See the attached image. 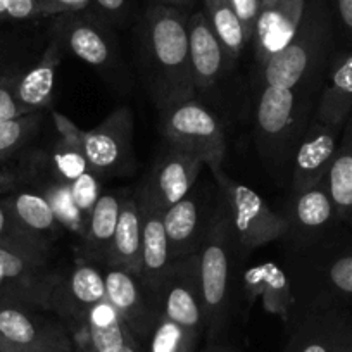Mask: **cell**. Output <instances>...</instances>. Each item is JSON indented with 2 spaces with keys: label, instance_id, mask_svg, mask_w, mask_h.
<instances>
[{
  "label": "cell",
  "instance_id": "cell-1",
  "mask_svg": "<svg viewBox=\"0 0 352 352\" xmlns=\"http://www.w3.org/2000/svg\"><path fill=\"white\" fill-rule=\"evenodd\" d=\"M337 49L330 0H306L289 45L254 67V144L278 185L290 182L294 152L316 113L328 64Z\"/></svg>",
  "mask_w": 352,
  "mask_h": 352
},
{
  "label": "cell",
  "instance_id": "cell-2",
  "mask_svg": "<svg viewBox=\"0 0 352 352\" xmlns=\"http://www.w3.org/2000/svg\"><path fill=\"white\" fill-rule=\"evenodd\" d=\"M188 12L151 2L137 26V73L159 114L195 99Z\"/></svg>",
  "mask_w": 352,
  "mask_h": 352
},
{
  "label": "cell",
  "instance_id": "cell-3",
  "mask_svg": "<svg viewBox=\"0 0 352 352\" xmlns=\"http://www.w3.org/2000/svg\"><path fill=\"white\" fill-rule=\"evenodd\" d=\"M282 266L292 285V321L309 311L352 309V232L337 230L304 249H283Z\"/></svg>",
  "mask_w": 352,
  "mask_h": 352
},
{
  "label": "cell",
  "instance_id": "cell-4",
  "mask_svg": "<svg viewBox=\"0 0 352 352\" xmlns=\"http://www.w3.org/2000/svg\"><path fill=\"white\" fill-rule=\"evenodd\" d=\"M236 263H240V259L236 254L235 233L221 197L214 221L202 249L199 250L208 340H219L232 320L236 296Z\"/></svg>",
  "mask_w": 352,
  "mask_h": 352
},
{
  "label": "cell",
  "instance_id": "cell-5",
  "mask_svg": "<svg viewBox=\"0 0 352 352\" xmlns=\"http://www.w3.org/2000/svg\"><path fill=\"white\" fill-rule=\"evenodd\" d=\"M52 120L60 138L76 145L90 169L100 178H118L133 173L135 118L128 106H120L92 130L76 126L64 114L52 111Z\"/></svg>",
  "mask_w": 352,
  "mask_h": 352
},
{
  "label": "cell",
  "instance_id": "cell-6",
  "mask_svg": "<svg viewBox=\"0 0 352 352\" xmlns=\"http://www.w3.org/2000/svg\"><path fill=\"white\" fill-rule=\"evenodd\" d=\"M63 35L69 54L83 60L116 92L126 94L133 88V76L121 52L113 26L90 9L71 14H59L54 23Z\"/></svg>",
  "mask_w": 352,
  "mask_h": 352
},
{
  "label": "cell",
  "instance_id": "cell-7",
  "mask_svg": "<svg viewBox=\"0 0 352 352\" xmlns=\"http://www.w3.org/2000/svg\"><path fill=\"white\" fill-rule=\"evenodd\" d=\"M209 169L228 209L240 261L249 257L256 249L282 240L285 233L282 214L273 211L252 188L230 178L221 166H212Z\"/></svg>",
  "mask_w": 352,
  "mask_h": 352
},
{
  "label": "cell",
  "instance_id": "cell-8",
  "mask_svg": "<svg viewBox=\"0 0 352 352\" xmlns=\"http://www.w3.org/2000/svg\"><path fill=\"white\" fill-rule=\"evenodd\" d=\"M161 133L166 144L194 155L208 168L221 166L225 161L226 140L221 121L197 99L162 113Z\"/></svg>",
  "mask_w": 352,
  "mask_h": 352
},
{
  "label": "cell",
  "instance_id": "cell-9",
  "mask_svg": "<svg viewBox=\"0 0 352 352\" xmlns=\"http://www.w3.org/2000/svg\"><path fill=\"white\" fill-rule=\"evenodd\" d=\"M0 349L14 352H76L69 330L56 314L2 299Z\"/></svg>",
  "mask_w": 352,
  "mask_h": 352
},
{
  "label": "cell",
  "instance_id": "cell-10",
  "mask_svg": "<svg viewBox=\"0 0 352 352\" xmlns=\"http://www.w3.org/2000/svg\"><path fill=\"white\" fill-rule=\"evenodd\" d=\"M204 166L194 155L166 144L133 192L140 208L164 214L195 187Z\"/></svg>",
  "mask_w": 352,
  "mask_h": 352
},
{
  "label": "cell",
  "instance_id": "cell-11",
  "mask_svg": "<svg viewBox=\"0 0 352 352\" xmlns=\"http://www.w3.org/2000/svg\"><path fill=\"white\" fill-rule=\"evenodd\" d=\"M219 201L221 194L218 187L216 190L211 187H194L180 202H176L162 214L173 261L199 254L214 221Z\"/></svg>",
  "mask_w": 352,
  "mask_h": 352
},
{
  "label": "cell",
  "instance_id": "cell-12",
  "mask_svg": "<svg viewBox=\"0 0 352 352\" xmlns=\"http://www.w3.org/2000/svg\"><path fill=\"white\" fill-rule=\"evenodd\" d=\"M282 218L285 221V233L280 240L283 249L313 245L337 232V226L342 225L328 190L327 178L309 190L292 194Z\"/></svg>",
  "mask_w": 352,
  "mask_h": 352
},
{
  "label": "cell",
  "instance_id": "cell-13",
  "mask_svg": "<svg viewBox=\"0 0 352 352\" xmlns=\"http://www.w3.org/2000/svg\"><path fill=\"white\" fill-rule=\"evenodd\" d=\"M63 272L49 261L33 259L0 247V299L52 313V297Z\"/></svg>",
  "mask_w": 352,
  "mask_h": 352
},
{
  "label": "cell",
  "instance_id": "cell-14",
  "mask_svg": "<svg viewBox=\"0 0 352 352\" xmlns=\"http://www.w3.org/2000/svg\"><path fill=\"white\" fill-rule=\"evenodd\" d=\"M157 299L166 318L197 337L206 335L199 254L173 263L159 289Z\"/></svg>",
  "mask_w": 352,
  "mask_h": 352
},
{
  "label": "cell",
  "instance_id": "cell-15",
  "mask_svg": "<svg viewBox=\"0 0 352 352\" xmlns=\"http://www.w3.org/2000/svg\"><path fill=\"white\" fill-rule=\"evenodd\" d=\"M106 299L123 318L138 340H148L159 316V300L142 283L137 273L123 268H104Z\"/></svg>",
  "mask_w": 352,
  "mask_h": 352
},
{
  "label": "cell",
  "instance_id": "cell-16",
  "mask_svg": "<svg viewBox=\"0 0 352 352\" xmlns=\"http://www.w3.org/2000/svg\"><path fill=\"white\" fill-rule=\"evenodd\" d=\"M66 328L76 352H144L142 342L107 300Z\"/></svg>",
  "mask_w": 352,
  "mask_h": 352
},
{
  "label": "cell",
  "instance_id": "cell-17",
  "mask_svg": "<svg viewBox=\"0 0 352 352\" xmlns=\"http://www.w3.org/2000/svg\"><path fill=\"white\" fill-rule=\"evenodd\" d=\"M352 338V311L318 309L297 316L282 352H340Z\"/></svg>",
  "mask_w": 352,
  "mask_h": 352
},
{
  "label": "cell",
  "instance_id": "cell-18",
  "mask_svg": "<svg viewBox=\"0 0 352 352\" xmlns=\"http://www.w3.org/2000/svg\"><path fill=\"white\" fill-rule=\"evenodd\" d=\"M342 130L344 128L324 124L314 118L311 120L294 152L289 182L292 194L309 190L311 187L327 178L328 169L340 144Z\"/></svg>",
  "mask_w": 352,
  "mask_h": 352
},
{
  "label": "cell",
  "instance_id": "cell-19",
  "mask_svg": "<svg viewBox=\"0 0 352 352\" xmlns=\"http://www.w3.org/2000/svg\"><path fill=\"white\" fill-rule=\"evenodd\" d=\"M240 300L243 304V320L247 321L254 302L261 299L264 311L280 318L285 327L292 323L294 296L290 278L282 264L266 261L249 266L243 272L242 280L236 283Z\"/></svg>",
  "mask_w": 352,
  "mask_h": 352
},
{
  "label": "cell",
  "instance_id": "cell-20",
  "mask_svg": "<svg viewBox=\"0 0 352 352\" xmlns=\"http://www.w3.org/2000/svg\"><path fill=\"white\" fill-rule=\"evenodd\" d=\"M106 299L104 270L97 264L78 259L73 268L63 273L52 297V313L69 324Z\"/></svg>",
  "mask_w": 352,
  "mask_h": 352
},
{
  "label": "cell",
  "instance_id": "cell-21",
  "mask_svg": "<svg viewBox=\"0 0 352 352\" xmlns=\"http://www.w3.org/2000/svg\"><path fill=\"white\" fill-rule=\"evenodd\" d=\"M304 6L306 0L263 2L250 38L254 50V67H261L266 60L289 45L300 25Z\"/></svg>",
  "mask_w": 352,
  "mask_h": 352
},
{
  "label": "cell",
  "instance_id": "cell-22",
  "mask_svg": "<svg viewBox=\"0 0 352 352\" xmlns=\"http://www.w3.org/2000/svg\"><path fill=\"white\" fill-rule=\"evenodd\" d=\"M188 49L194 83L197 92H208L218 87L230 71L225 50L209 25L204 11L188 16Z\"/></svg>",
  "mask_w": 352,
  "mask_h": 352
},
{
  "label": "cell",
  "instance_id": "cell-23",
  "mask_svg": "<svg viewBox=\"0 0 352 352\" xmlns=\"http://www.w3.org/2000/svg\"><path fill=\"white\" fill-rule=\"evenodd\" d=\"M66 52L67 50L64 45L63 35L56 26H52L50 40L40 59L32 67L18 74L16 97H18L19 106L25 109L26 114L43 111L50 106L57 67H59Z\"/></svg>",
  "mask_w": 352,
  "mask_h": 352
},
{
  "label": "cell",
  "instance_id": "cell-24",
  "mask_svg": "<svg viewBox=\"0 0 352 352\" xmlns=\"http://www.w3.org/2000/svg\"><path fill=\"white\" fill-rule=\"evenodd\" d=\"M352 114V47L335 49L328 64L314 120L344 128Z\"/></svg>",
  "mask_w": 352,
  "mask_h": 352
},
{
  "label": "cell",
  "instance_id": "cell-25",
  "mask_svg": "<svg viewBox=\"0 0 352 352\" xmlns=\"http://www.w3.org/2000/svg\"><path fill=\"white\" fill-rule=\"evenodd\" d=\"M123 190L102 192L92 214L88 218L85 235L80 239V259L92 264H102L104 268L109 261L118 218H120Z\"/></svg>",
  "mask_w": 352,
  "mask_h": 352
},
{
  "label": "cell",
  "instance_id": "cell-26",
  "mask_svg": "<svg viewBox=\"0 0 352 352\" xmlns=\"http://www.w3.org/2000/svg\"><path fill=\"white\" fill-rule=\"evenodd\" d=\"M2 202L14 221L43 245L52 247V243L66 233L45 197L33 188H14L8 197L2 199Z\"/></svg>",
  "mask_w": 352,
  "mask_h": 352
},
{
  "label": "cell",
  "instance_id": "cell-27",
  "mask_svg": "<svg viewBox=\"0 0 352 352\" xmlns=\"http://www.w3.org/2000/svg\"><path fill=\"white\" fill-rule=\"evenodd\" d=\"M173 263L162 214L142 209V266L138 278L155 299Z\"/></svg>",
  "mask_w": 352,
  "mask_h": 352
},
{
  "label": "cell",
  "instance_id": "cell-28",
  "mask_svg": "<svg viewBox=\"0 0 352 352\" xmlns=\"http://www.w3.org/2000/svg\"><path fill=\"white\" fill-rule=\"evenodd\" d=\"M142 266V209L133 192H124L120 218L106 268H123L140 273Z\"/></svg>",
  "mask_w": 352,
  "mask_h": 352
},
{
  "label": "cell",
  "instance_id": "cell-29",
  "mask_svg": "<svg viewBox=\"0 0 352 352\" xmlns=\"http://www.w3.org/2000/svg\"><path fill=\"white\" fill-rule=\"evenodd\" d=\"M327 184L338 219L352 230V114L342 130L337 154L328 169Z\"/></svg>",
  "mask_w": 352,
  "mask_h": 352
},
{
  "label": "cell",
  "instance_id": "cell-30",
  "mask_svg": "<svg viewBox=\"0 0 352 352\" xmlns=\"http://www.w3.org/2000/svg\"><path fill=\"white\" fill-rule=\"evenodd\" d=\"M204 14L225 50L226 60L232 69L242 56L247 43L245 32L236 16L232 0H204Z\"/></svg>",
  "mask_w": 352,
  "mask_h": 352
},
{
  "label": "cell",
  "instance_id": "cell-31",
  "mask_svg": "<svg viewBox=\"0 0 352 352\" xmlns=\"http://www.w3.org/2000/svg\"><path fill=\"white\" fill-rule=\"evenodd\" d=\"M26 187L33 188V190H36L45 197V201L50 204L64 232L71 233L76 239H81L85 235L88 221L74 204L69 184H64V182L56 180V178H38V180H33Z\"/></svg>",
  "mask_w": 352,
  "mask_h": 352
},
{
  "label": "cell",
  "instance_id": "cell-32",
  "mask_svg": "<svg viewBox=\"0 0 352 352\" xmlns=\"http://www.w3.org/2000/svg\"><path fill=\"white\" fill-rule=\"evenodd\" d=\"M42 124L43 111L0 123V164L23 151L38 135Z\"/></svg>",
  "mask_w": 352,
  "mask_h": 352
},
{
  "label": "cell",
  "instance_id": "cell-33",
  "mask_svg": "<svg viewBox=\"0 0 352 352\" xmlns=\"http://www.w3.org/2000/svg\"><path fill=\"white\" fill-rule=\"evenodd\" d=\"M0 247L21 254V256L33 257V259L49 261L50 247L43 245L40 240L30 235L26 230H23L14 221V218L2 201H0Z\"/></svg>",
  "mask_w": 352,
  "mask_h": 352
},
{
  "label": "cell",
  "instance_id": "cell-34",
  "mask_svg": "<svg viewBox=\"0 0 352 352\" xmlns=\"http://www.w3.org/2000/svg\"><path fill=\"white\" fill-rule=\"evenodd\" d=\"M199 338L161 314L148 337V352H195Z\"/></svg>",
  "mask_w": 352,
  "mask_h": 352
},
{
  "label": "cell",
  "instance_id": "cell-35",
  "mask_svg": "<svg viewBox=\"0 0 352 352\" xmlns=\"http://www.w3.org/2000/svg\"><path fill=\"white\" fill-rule=\"evenodd\" d=\"M100 182H102V178L94 169H88V171H85L83 175L78 176L76 180L69 184L74 204H76L78 211L83 214L87 221L90 214H92L97 201L102 195V184Z\"/></svg>",
  "mask_w": 352,
  "mask_h": 352
},
{
  "label": "cell",
  "instance_id": "cell-36",
  "mask_svg": "<svg viewBox=\"0 0 352 352\" xmlns=\"http://www.w3.org/2000/svg\"><path fill=\"white\" fill-rule=\"evenodd\" d=\"M18 74H8V76L0 78V123L16 120V118L26 114L16 97Z\"/></svg>",
  "mask_w": 352,
  "mask_h": 352
},
{
  "label": "cell",
  "instance_id": "cell-37",
  "mask_svg": "<svg viewBox=\"0 0 352 352\" xmlns=\"http://www.w3.org/2000/svg\"><path fill=\"white\" fill-rule=\"evenodd\" d=\"M330 4L337 33V47H352V0H330Z\"/></svg>",
  "mask_w": 352,
  "mask_h": 352
},
{
  "label": "cell",
  "instance_id": "cell-38",
  "mask_svg": "<svg viewBox=\"0 0 352 352\" xmlns=\"http://www.w3.org/2000/svg\"><path fill=\"white\" fill-rule=\"evenodd\" d=\"M90 11L96 12L100 19L111 26H126L130 19L128 0H92Z\"/></svg>",
  "mask_w": 352,
  "mask_h": 352
},
{
  "label": "cell",
  "instance_id": "cell-39",
  "mask_svg": "<svg viewBox=\"0 0 352 352\" xmlns=\"http://www.w3.org/2000/svg\"><path fill=\"white\" fill-rule=\"evenodd\" d=\"M43 18L40 0H0V19L28 21Z\"/></svg>",
  "mask_w": 352,
  "mask_h": 352
},
{
  "label": "cell",
  "instance_id": "cell-40",
  "mask_svg": "<svg viewBox=\"0 0 352 352\" xmlns=\"http://www.w3.org/2000/svg\"><path fill=\"white\" fill-rule=\"evenodd\" d=\"M232 4L233 8H235L236 16H239L240 23H242L243 26L247 43H250V38H252V33H254V26H256L261 6H263V0H232Z\"/></svg>",
  "mask_w": 352,
  "mask_h": 352
},
{
  "label": "cell",
  "instance_id": "cell-41",
  "mask_svg": "<svg viewBox=\"0 0 352 352\" xmlns=\"http://www.w3.org/2000/svg\"><path fill=\"white\" fill-rule=\"evenodd\" d=\"M92 0H56L54 4V16L71 14V12H80L85 9H90Z\"/></svg>",
  "mask_w": 352,
  "mask_h": 352
},
{
  "label": "cell",
  "instance_id": "cell-42",
  "mask_svg": "<svg viewBox=\"0 0 352 352\" xmlns=\"http://www.w3.org/2000/svg\"><path fill=\"white\" fill-rule=\"evenodd\" d=\"M202 352H240L239 349L232 347L228 344H223L221 340H208V345Z\"/></svg>",
  "mask_w": 352,
  "mask_h": 352
},
{
  "label": "cell",
  "instance_id": "cell-43",
  "mask_svg": "<svg viewBox=\"0 0 352 352\" xmlns=\"http://www.w3.org/2000/svg\"><path fill=\"white\" fill-rule=\"evenodd\" d=\"M197 0H159L157 4L171 6V8L182 9V11H188L190 8H194Z\"/></svg>",
  "mask_w": 352,
  "mask_h": 352
},
{
  "label": "cell",
  "instance_id": "cell-44",
  "mask_svg": "<svg viewBox=\"0 0 352 352\" xmlns=\"http://www.w3.org/2000/svg\"><path fill=\"white\" fill-rule=\"evenodd\" d=\"M54 4H56V0H40L42 16H54Z\"/></svg>",
  "mask_w": 352,
  "mask_h": 352
},
{
  "label": "cell",
  "instance_id": "cell-45",
  "mask_svg": "<svg viewBox=\"0 0 352 352\" xmlns=\"http://www.w3.org/2000/svg\"><path fill=\"white\" fill-rule=\"evenodd\" d=\"M340 352H352V338H351V340L347 342V344H345V347L342 349Z\"/></svg>",
  "mask_w": 352,
  "mask_h": 352
},
{
  "label": "cell",
  "instance_id": "cell-46",
  "mask_svg": "<svg viewBox=\"0 0 352 352\" xmlns=\"http://www.w3.org/2000/svg\"><path fill=\"white\" fill-rule=\"evenodd\" d=\"M0 352H14V351H9V349H0Z\"/></svg>",
  "mask_w": 352,
  "mask_h": 352
},
{
  "label": "cell",
  "instance_id": "cell-47",
  "mask_svg": "<svg viewBox=\"0 0 352 352\" xmlns=\"http://www.w3.org/2000/svg\"><path fill=\"white\" fill-rule=\"evenodd\" d=\"M151 2H159V0H151Z\"/></svg>",
  "mask_w": 352,
  "mask_h": 352
},
{
  "label": "cell",
  "instance_id": "cell-48",
  "mask_svg": "<svg viewBox=\"0 0 352 352\" xmlns=\"http://www.w3.org/2000/svg\"><path fill=\"white\" fill-rule=\"evenodd\" d=\"M263 2H268V0H263Z\"/></svg>",
  "mask_w": 352,
  "mask_h": 352
},
{
  "label": "cell",
  "instance_id": "cell-49",
  "mask_svg": "<svg viewBox=\"0 0 352 352\" xmlns=\"http://www.w3.org/2000/svg\"><path fill=\"white\" fill-rule=\"evenodd\" d=\"M351 311H352V309H351Z\"/></svg>",
  "mask_w": 352,
  "mask_h": 352
}]
</instances>
